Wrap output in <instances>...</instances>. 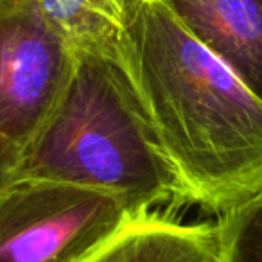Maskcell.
Returning a JSON list of instances; mask_svg holds the SVG:
<instances>
[{"label":"cell","mask_w":262,"mask_h":262,"mask_svg":"<svg viewBox=\"0 0 262 262\" xmlns=\"http://www.w3.org/2000/svg\"><path fill=\"white\" fill-rule=\"evenodd\" d=\"M84 262H223L217 223L172 221L169 215L135 217Z\"/></svg>","instance_id":"6"},{"label":"cell","mask_w":262,"mask_h":262,"mask_svg":"<svg viewBox=\"0 0 262 262\" xmlns=\"http://www.w3.org/2000/svg\"><path fill=\"white\" fill-rule=\"evenodd\" d=\"M74 47L34 0H0V133L24 149L65 92Z\"/></svg>","instance_id":"4"},{"label":"cell","mask_w":262,"mask_h":262,"mask_svg":"<svg viewBox=\"0 0 262 262\" xmlns=\"http://www.w3.org/2000/svg\"><path fill=\"white\" fill-rule=\"evenodd\" d=\"M126 67L189 205L219 217L262 192V99L165 0H131Z\"/></svg>","instance_id":"1"},{"label":"cell","mask_w":262,"mask_h":262,"mask_svg":"<svg viewBox=\"0 0 262 262\" xmlns=\"http://www.w3.org/2000/svg\"><path fill=\"white\" fill-rule=\"evenodd\" d=\"M185 29L262 99V0H165Z\"/></svg>","instance_id":"5"},{"label":"cell","mask_w":262,"mask_h":262,"mask_svg":"<svg viewBox=\"0 0 262 262\" xmlns=\"http://www.w3.org/2000/svg\"><path fill=\"white\" fill-rule=\"evenodd\" d=\"M22 149L0 133V190L18 176Z\"/></svg>","instance_id":"9"},{"label":"cell","mask_w":262,"mask_h":262,"mask_svg":"<svg viewBox=\"0 0 262 262\" xmlns=\"http://www.w3.org/2000/svg\"><path fill=\"white\" fill-rule=\"evenodd\" d=\"M135 217L112 194L16 176L0 190V262H84Z\"/></svg>","instance_id":"3"},{"label":"cell","mask_w":262,"mask_h":262,"mask_svg":"<svg viewBox=\"0 0 262 262\" xmlns=\"http://www.w3.org/2000/svg\"><path fill=\"white\" fill-rule=\"evenodd\" d=\"M41 15L76 52L126 65L131 0H34Z\"/></svg>","instance_id":"7"},{"label":"cell","mask_w":262,"mask_h":262,"mask_svg":"<svg viewBox=\"0 0 262 262\" xmlns=\"http://www.w3.org/2000/svg\"><path fill=\"white\" fill-rule=\"evenodd\" d=\"M223 262H262V192L217 217Z\"/></svg>","instance_id":"8"},{"label":"cell","mask_w":262,"mask_h":262,"mask_svg":"<svg viewBox=\"0 0 262 262\" xmlns=\"http://www.w3.org/2000/svg\"><path fill=\"white\" fill-rule=\"evenodd\" d=\"M18 176L112 194L139 217L189 205L127 67L86 52H77L65 92L22 149Z\"/></svg>","instance_id":"2"}]
</instances>
